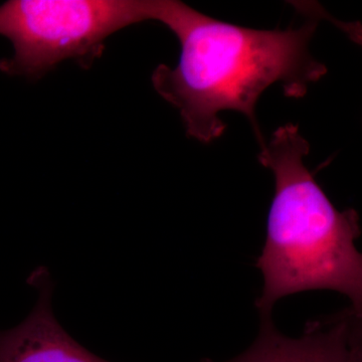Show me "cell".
I'll return each instance as SVG.
<instances>
[{
  "mask_svg": "<svg viewBox=\"0 0 362 362\" xmlns=\"http://www.w3.org/2000/svg\"><path fill=\"white\" fill-rule=\"evenodd\" d=\"M156 21L168 26L180 42L177 65L157 66L151 76L156 92L175 107L187 135L209 143L223 134V111L249 119L261 147L265 144L256 105L272 85L285 96L304 97L312 83L327 73L309 51L318 20L286 30L243 28L209 18L176 0H158Z\"/></svg>",
  "mask_w": 362,
  "mask_h": 362,
  "instance_id": "1",
  "label": "cell"
},
{
  "mask_svg": "<svg viewBox=\"0 0 362 362\" xmlns=\"http://www.w3.org/2000/svg\"><path fill=\"white\" fill-rule=\"evenodd\" d=\"M308 141L294 124L280 126L258 160L275 176L267 237L256 267L263 275L256 307L272 316L279 300L310 290L344 295L362 314L361 233L356 209L338 211L304 163Z\"/></svg>",
  "mask_w": 362,
  "mask_h": 362,
  "instance_id": "2",
  "label": "cell"
},
{
  "mask_svg": "<svg viewBox=\"0 0 362 362\" xmlns=\"http://www.w3.org/2000/svg\"><path fill=\"white\" fill-rule=\"evenodd\" d=\"M157 0H9L0 6V35L13 54L0 59L9 76L40 78L66 59L89 69L105 40L127 26L154 21Z\"/></svg>",
  "mask_w": 362,
  "mask_h": 362,
  "instance_id": "3",
  "label": "cell"
},
{
  "mask_svg": "<svg viewBox=\"0 0 362 362\" xmlns=\"http://www.w3.org/2000/svg\"><path fill=\"white\" fill-rule=\"evenodd\" d=\"M221 362H362V314L349 307L311 321L299 338L286 337L272 316H261L259 334L251 346Z\"/></svg>",
  "mask_w": 362,
  "mask_h": 362,
  "instance_id": "4",
  "label": "cell"
},
{
  "mask_svg": "<svg viewBox=\"0 0 362 362\" xmlns=\"http://www.w3.org/2000/svg\"><path fill=\"white\" fill-rule=\"evenodd\" d=\"M28 283L39 292V299L23 323L0 331V362H110L88 351L59 325L52 312L49 272L37 269Z\"/></svg>",
  "mask_w": 362,
  "mask_h": 362,
  "instance_id": "5",
  "label": "cell"
}]
</instances>
